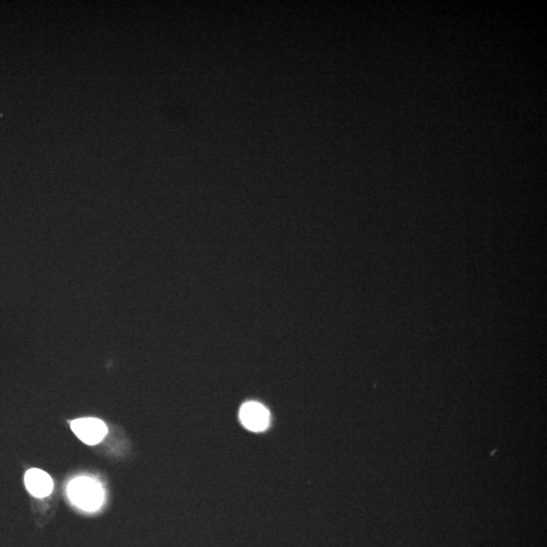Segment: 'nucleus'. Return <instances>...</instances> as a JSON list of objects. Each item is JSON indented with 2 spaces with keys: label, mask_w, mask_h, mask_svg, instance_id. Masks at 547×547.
Here are the masks:
<instances>
[{
  "label": "nucleus",
  "mask_w": 547,
  "mask_h": 547,
  "mask_svg": "<svg viewBox=\"0 0 547 547\" xmlns=\"http://www.w3.org/2000/svg\"><path fill=\"white\" fill-rule=\"evenodd\" d=\"M69 496L74 505L89 512L100 509L104 502V491L100 483L84 476L71 481L69 486Z\"/></svg>",
  "instance_id": "nucleus-1"
},
{
  "label": "nucleus",
  "mask_w": 547,
  "mask_h": 547,
  "mask_svg": "<svg viewBox=\"0 0 547 547\" xmlns=\"http://www.w3.org/2000/svg\"><path fill=\"white\" fill-rule=\"evenodd\" d=\"M74 434L87 445H96L105 438L108 429L103 421L99 418H79L71 422Z\"/></svg>",
  "instance_id": "nucleus-2"
},
{
  "label": "nucleus",
  "mask_w": 547,
  "mask_h": 547,
  "mask_svg": "<svg viewBox=\"0 0 547 547\" xmlns=\"http://www.w3.org/2000/svg\"><path fill=\"white\" fill-rule=\"evenodd\" d=\"M239 417L244 427L254 432L267 429L270 422V415L267 408L261 403L253 401L244 404Z\"/></svg>",
  "instance_id": "nucleus-3"
},
{
  "label": "nucleus",
  "mask_w": 547,
  "mask_h": 547,
  "mask_svg": "<svg viewBox=\"0 0 547 547\" xmlns=\"http://www.w3.org/2000/svg\"><path fill=\"white\" fill-rule=\"evenodd\" d=\"M25 483L31 495L37 498L47 497L54 488L49 474L38 468H31L26 473Z\"/></svg>",
  "instance_id": "nucleus-4"
}]
</instances>
